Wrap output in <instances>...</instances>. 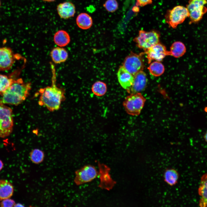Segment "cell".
<instances>
[{"label": "cell", "mask_w": 207, "mask_h": 207, "mask_svg": "<svg viewBox=\"0 0 207 207\" xmlns=\"http://www.w3.org/2000/svg\"><path fill=\"white\" fill-rule=\"evenodd\" d=\"M50 63L52 73L51 85L39 89L38 104L45 107L50 112H53L60 108L62 102L65 99V91L64 88L57 86L55 66L52 63Z\"/></svg>", "instance_id": "1"}, {"label": "cell", "mask_w": 207, "mask_h": 207, "mask_svg": "<svg viewBox=\"0 0 207 207\" xmlns=\"http://www.w3.org/2000/svg\"><path fill=\"white\" fill-rule=\"evenodd\" d=\"M31 88L30 83H25L22 78L15 79L2 95L0 101L3 103L19 105L28 97Z\"/></svg>", "instance_id": "2"}, {"label": "cell", "mask_w": 207, "mask_h": 207, "mask_svg": "<svg viewBox=\"0 0 207 207\" xmlns=\"http://www.w3.org/2000/svg\"><path fill=\"white\" fill-rule=\"evenodd\" d=\"M13 125L12 110L0 101V137L9 136L12 131Z\"/></svg>", "instance_id": "3"}, {"label": "cell", "mask_w": 207, "mask_h": 207, "mask_svg": "<svg viewBox=\"0 0 207 207\" xmlns=\"http://www.w3.org/2000/svg\"><path fill=\"white\" fill-rule=\"evenodd\" d=\"M145 101L146 99L140 93L131 94L126 97L123 105L127 114L137 116L140 114Z\"/></svg>", "instance_id": "4"}, {"label": "cell", "mask_w": 207, "mask_h": 207, "mask_svg": "<svg viewBox=\"0 0 207 207\" xmlns=\"http://www.w3.org/2000/svg\"><path fill=\"white\" fill-rule=\"evenodd\" d=\"M160 34L155 30L146 31L141 30L138 36L134 39L137 46L145 51L159 42Z\"/></svg>", "instance_id": "5"}, {"label": "cell", "mask_w": 207, "mask_h": 207, "mask_svg": "<svg viewBox=\"0 0 207 207\" xmlns=\"http://www.w3.org/2000/svg\"><path fill=\"white\" fill-rule=\"evenodd\" d=\"M189 16V12L186 7L178 5L168 11L165 16L166 21L170 27L175 28Z\"/></svg>", "instance_id": "6"}, {"label": "cell", "mask_w": 207, "mask_h": 207, "mask_svg": "<svg viewBox=\"0 0 207 207\" xmlns=\"http://www.w3.org/2000/svg\"><path fill=\"white\" fill-rule=\"evenodd\" d=\"M74 181L78 185L91 181L99 176V172L94 166L87 165L76 170Z\"/></svg>", "instance_id": "7"}, {"label": "cell", "mask_w": 207, "mask_h": 207, "mask_svg": "<svg viewBox=\"0 0 207 207\" xmlns=\"http://www.w3.org/2000/svg\"><path fill=\"white\" fill-rule=\"evenodd\" d=\"M142 53L138 54L131 52L125 59L123 66L133 76L138 72L143 71L144 65Z\"/></svg>", "instance_id": "8"}, {"label": "cell", "mask_w": 207, "mask_h": 207, "mask_svg": "<svg viewBox=\"0 0 207 207\" xmlns=\"http://www.w3.org/2000/svg\"><path fill=\"white\" fill-rule=\"evenodd\" d=\"M20 58L19 55H15L10 48L6 47L0 48V70L10 69L16 59Z\"/></svg>", "instance_id": "9"}, {"label": "cell", "mask_w": 207, "mask_h": 207, "mask_svg": "<svg viewBox=\"0 0 207 207\" xmlns=\"http://www.w3.org/2000/svg\"><path fill=\"white\" fill-rule=\"evenodd\" d=\"M145 53L149 63L153 60L161 61L166 55H170L166 47L159 42L145 51Z\"/></svg>", "instance_id": "10"}, {"label": "cell", "mask_w": 207, "mask_h": 207, "mask_svg": "<svg viewBox=\"0 0 207 207\" xmlns=\"http://www.w3.org/2000/svg\"><path fill=\"white\" fill-rule=\"evenodd\" d=\"M99 176L100 179L99 187L101 189L110 190L115 184V182L111 178L109 172L110 168L103 164L98 163Z\"/></svg>", "instance_id": "11"}, {"label": "cell", "mask_w": 207, "mask_h": 207, "mask_svg": "<svg viewBox=\"0 0 207 207\" xmlns=\"http://www.w3.org/2000/svg\"><path fill=\"white\" fill-rule=\"evenodd\" d=\"M133 77V83L128 92L130 94L140 93L145 90L147 85V76L143 71L138 72Z\"/></svg>", "instance_id": "12"}, {"label": "cell", "mask_w": 207, "mask_h": 207, "mask_svg": "<svg viewBox=\"0 0 207 207\" xmlns=\"http://www.w3.org/2000/svg\"><path fill=\"white\" fill-rule=\"evenodd\" d=\"M118 81L121 87L128 93L133 81V76L123 66L120 67L117 73Z\"/></svg>", "instance_id": "13"}, {"label": "cell", "mask_w": 207, "mask_h": 207, "mask_svg": "<svg viewBox=\"0 0 207 207\" xmlns=\"http://www.w3.org/2000/svg\"><path fill=\"white\" fill-rule=\"evenodd\" d=\"M57 10L60 17L64 19H67L73 17L76 12L74 5L69 1L59 4L57 6Z\"/></svg>", "instance_id": "14"}, {"label": "cell", "mask_w": 207, "mask_h": 207, "mask_svg": "<svg viewBox=\"0 0 207 207\" xmlns=\"http://www.w3.org/2000/svg\"><path fill=\"white\" fill-rule=\"evenodd\" d=\"M198 192L201 196L199 205L201 207H207V173L202 176Z\"/></svg>", "instance_id": "15"}, {"label": "cell", "mask_w": 207, "mask_h": 207, "mask_svg": "<svg viewBox=\"0 0 207 207\" xmlns=\"http://www.w3.org/2000/svg\"><path fill=\"white\" fill-rule=\"evenodd\" d=\"M207 3L206 0H189L186 5L189 13L204 12L206 13L207 8L205 6Z\"/></svg>", "instance_id": "16"}, {"label": "cell", "mask_w": 207, "mask_h": 207, "mask_svg": "<svg viewBox=\"0 0 207 207\" xmlns=\"http://www.w3.org/2000/svg\"><path fill=\"white\" fill-rule=\"evenodd\" d=\"M51 56L53 62L55 64H60L65 62L68 57L66 50L60 47L53 48L51 52Z\"/></svg>", "instance_id": "17"}, {"label": "cell", "mask_w": 207, "mask_h": 207, "mask_svg": "<svg viewBox=\"0 0 207 207\" xmlns=\"http://www.w3.org/2000/svg\"><path fill=\"white\" fill-rule=\"evenodd\" d=\"M13 192L14 187L11 183L6 180H0V201L10 198Z\"/></svg>", "instance_id": "18"}, {"label": "cell", "mask_w": 207, "mask_h": 207, "mask_svg": "<svg viewBox=\"0 0 207 207\" xmlns=\"http://www.w3.org/2000/svg\"><path fill=\"white\" fill-rule=\"evenodd\" d=\"M163 177L164 181L168 185L172 186L177 184L179 174L176 169L168 168L165 170Z\"/></svg>", "instance_id": "19"}, {"label": "cell", "mask_w": 207, "mask_h": 207, "mask_svg": "<svg viewBox=\"0 0 207 207\" xmlns=\"http://www.w3.org/2000/svg\"><path fill=\"white\" fill-rule=\"evenodd\" d=\"M53 40L56 44L62 47L67 45L70 41V39L69 34L66 31L60 30L55 33Z\"/></svg>", "instance_id": "20"}, {"label": "cell", "mask_w": 207, "mask_h": 207, "mask_svg": "<svg viewBox=\"0 0 207 207\" xmlns=\"http://www.w3.org/2000/svg\"><path fill=\"white\" fill-rule=\"evenodd\" d=\"M76 22L78 26L84 30L90 28L93 24L91 17L86 13L80 14L76 18Z\"/></svg>", "instance_id": "21"}, {"label": "cell", "mask_w": 207, "mask_h": 207, "mask_svg": "<svg viewBox=\"0 0 207 207\" xmlns=\"http://www.w3.org/2000/svg\"><path fill=\"white\" fill-rule=\"evenodd\" d=\"M169 51L170 55L178 58L184 55L186 51V48L183 43L176 41L172 45Z\"/></svg>", "instance_id": "22"}, {"label": "cell", "mask_w": 207, "mask_h": 207, "mask_svg": "<svg viewBox=\"0 0 207 207\" xmlns=\"http://www.w3.org/2000/svg\"><path fill=\"white\" fill-rule=\"evenodd\" d=\"M148 69L150 73L156 76L161 75L164 71V65L160 62L157 61L152 63Z\"/></svg>", "instance_id": "23"}, {"label": "cell", "mask_w": 207, "mask_h": 207, "mask_svg": "<svg viewBox=\"0 0 207 207\" xmlns=\"http://www.w3.org/2000/svg\"><path fill=\"white\" fill-rule=\"evenodd\" d=\"M91 90L95 95L101 96L104 95L107 92V85L105 83L102 81H97L92 85Z\"/></svg>", "instance_id": "24"}, {"label": "cell", "mask_w": 207, "mask_h": 207, "mask_svg": "<svg viewBox=\"0 0 207 207\" xmlns=\"http://www.w3.org/2000/svg\"><path fill=\"white\" fill-rule=\"evenodd\" d=\"M30 160L36 164H40L43 161L45 157V154L42 150L35 149L32 150L29 154Z\"/></svg>", "instance_id": "25"}, {"label": "cell", "mask_w": 207, "mask_h": 207, "mask_svg": "<svg viewBox=\"0 0 207 207\" xmlns=\"http://www.w3.org/2000/svg\"><path fill=\"white\" fill-rule=\"evenodd\" d=\"M15 79L7 76L0 74V95H2L5 91L10 87Z\"/></svg>", "instance_id": "26"}, {"label": "cell", "mask_w": 207, "mask_h": 207, "mask_svg": "<svg viewBox=\"0 0 207 207\" xmlns=\"http://www.w3.org/2000/svg\"><path fill=\"white\" fill-rule=\"evenodd\" d=\"M103 6L108 11L113 12L118 9V4L116 0H107Z\"/></svg>", "instance_id": "27"}, {"label": "cell", "mask_w": 207, "mask_h": 207, "mask_svg": "<svg viewBox=\"0 0 207 207\" xmlns=\"http://www.w3.org/2000/svg\"><path fill=\"white\" fill-rule=\"evenodd\" d=\"M15 204V202L14 200L9 198L2 200L0 203L1 206L3 207H14Z\"/></svg>", "instance_id": "28"}, {"label": "cell", "mask_w": 207, "mask_h": 207, "mask_svg": "<svg viewBox=\"0 0 207 207\" xmlns=\"http://www.w3.org/2000/svg\"><path fill=\"white\" fill-rule=\"evenodd\" d=\"M153 0H137L136 4L138 6H144L152 3Z\"/></svg>", "instance_id": "29"}, {"label": "cell", "mask_w": 207, "mask_h": 207, "mask_svg": "<svg viewBox=\"0 0 207 207\" xmlns=\"http://www.w3.org/2000/svg\"><path fill=\"white\" fill-rule=\"evenodd\" d=\"M24 206L22 204H20V203H18L16 204H15L14 207H24Z\"/></svg>", "instance_id": "30"}, {"label": "cell", "mask_w": 207, "mask_h": 207, "mask_svg": "<svg viewBox=\"0 0 207 207\" xmlns=\"http://www.w3.org/2000/svg\"><path fill=\"white\" fill-rule=\"evenodd\" d=\"M3 163L2 161L0 160V171L2 169L3 167Z\"/></svg>", "instance_id": "31"}, {"label": "cell", "mask_w": 207, "mask_h": 207, "mask_svg": "<svg viewBox=\"0 0 207 207\" xmlns=\"http://www.w3.org/2000/svg\"><path fill=\"white\" fill-rule=\"evenodd\" d=\"M204 138L205 141L206 142H207V131H206V133H205L204 135Z\"/></svg>", "instance_id": "32"}, {"label": "cell", "mask_w": 207, "mask_h": 207, "mask_svg": "<svg viewBox=\"0 0 207 207\" xmlns=\"http://www.w3.org/2000/svg\"><path fill=\"white\" fill-rule=\"evenodd\" d=\"M44 1H47V2H53L55 0H42Z\"/></svg>", "instance_id": "33"}, {"label": "cell", "mask_w": 207, "mask_h": 207, "mask_svg": "<svg viewBox=\"0 0 207 207\" xmlns=\"http://www.w3.org/2000/svg\"><path fill=\"white\" fill-rule=\"evenodd\" d=\"M0 5H1V1H0Z\"/></svg>", "instance_id": "34"}]
</instances>
